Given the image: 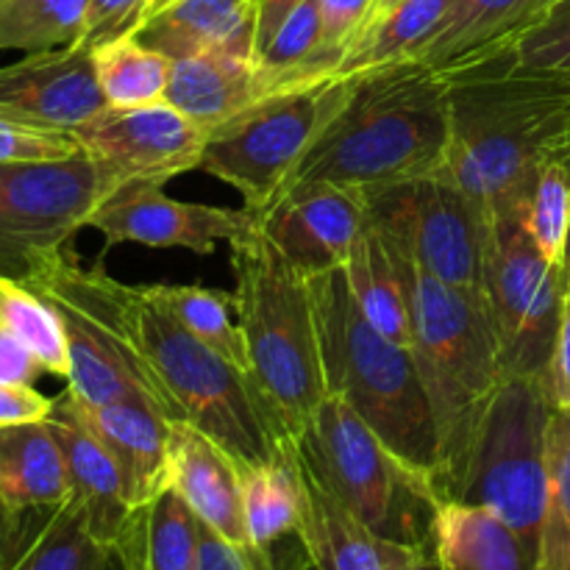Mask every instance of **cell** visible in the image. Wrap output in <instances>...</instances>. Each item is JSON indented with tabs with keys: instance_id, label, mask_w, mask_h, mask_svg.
Masks as SVG:
<instances>
[{
	"instance_id": "obj_35",
	"label": "cell",
	"mask_w": 570,
	"mask_h": 570,
	"mask_svg": "<svg viewBox=\"0 0 570 570\" xmlns=\"http://www.w3.org/2000/svg\"><path fill=\"white\" fill-rule=\"evenodd\" d=\"M538 570H570V410L551 415L549 493Z\"/></svg>"
},
{
	"instance_id": "obj_48",
	"label": "cell",
	"mask_w": 570,
	"mask_h": 570,
	"mask_svg": "<svg viewBox=\"0 0 570 570\" xmlns=\"http://www.w3.org/2000/svg\"><path fill=\"white\" fill-rule=\"evenodd\" d=\"M173 0H145V11H142V22L148 20V17H154V14H159L161 9H167V6H170ZM142 22H139V26H142Z\"/></svg>"
},
{
	"instance_id": "obj_19",
	"label": "cell",
	"mask_w": 570,
	"mask_h": 570,
	"mask_svg": "<svg viewBox=\"0 0 570 570\" xmlns=\"http://www.w3.org/2000/svg\"><path fill=\"white\" fill-rule=\"evenodd\" d=\"M67 393V390H65ZM70 395V393H67ZM78 415L98 434L100 443L115 456L126 482L131 510L150 504L170 490V429L173 421L145 401H109L81 404L70 395Z\"/></svg>"
},
{
	"instance_id": "obj_9",
	"label": "cell",
	"mask_w": 570,
	"mask_h": 570,
	"mask_svg": "<svg viewBox=\"0 0 570 570\" xmlns=\"http://www.w3.org/2000/svg\"><path fill=\"white\" fill-rule=\"evenodd\" d=\"M22 284L37 289L59 315L70 354L67 393L72 399L81 404L145 401L170 417L128 337V284L117 282L100 265L83 267L72 248L45 262Z\"/></svg>"
},
{
	"instance_id": "obj_43",
	"label": "cell",
	"mask_w": 570,
	"mask_h": 570,
	"mask_svg": "<svg viewBox=\"0 0 570 570\" xmlns=\"http://www.w3.org/2000/svg\"><path fill=\"white\" fill-rule=\"evenodd\" d=\"M195 570H254V562L239 546L217 534L198 521V549H195Z\"/></svg>"
},
{
	"instance_id": "obj_12",
	"label": "cell",
	"mask_w": 570,
	"mask_h": 570,
	"mask_svg": "<svg viewBox=\"0 0 570 570\" xmlns=\"http://www.w3.org/2000/svg\"><path fill=\"white\" fill-rule=\"evenodd\" d=\"M360 193L367 220L412 265L482 295L490 220L451 178L434 173Z\"/></svg>"
},
{
	"instance_id": "obj_5",
	"label": "cell",
	"mask_w": 570,
	"mask_h": 570,
	"mask_svg": "<svg viewBox=\"0 0 570 570\" xmlns=\"http://www.w3.org/2000/svg\"><path fill=\"white\" fill-rule=\"evenodd\" d=\"M393 254L410 293L412 354L438 423L440 471L434 490L445 501L456 488L484 406L504 379L499 343L482 295L434 278L399 248Z\"/></svg>"
},
{
	"instance_id": "obj_47",
	"label": "cell",
	"mask_w": 570,
	"mask_h": 570,
	"mask_svg": "<svg viewBox=\"0 0 570 570\" xmlns=\"http://www.w3.org/2000/svg\"><path fill=\"white\" fill-rule=\"evenodd\" d=\"M412 570H454V568L445 566L443 557L438 554L434 543L429 540V543L421 546V551H417V560H415V566H412Z\"/></svg>"
},
{
	"instance_id": "obj_2",
	"label": "cell",
	"mask_w": 570,
	"mask_h": 570,
	"mask_svg": "<svg viewBox=\"0 0 570 570\" xmlns=\"http://www.w3.org/2000/svg\"><path fill=\"white\" fill-rule=\"evenodd\" d=\"M449 137V78L423 61L337 78L332 109L284 193L312 181L371 189L434 176Z\"/></svg>"
},
{
	"instance_id": "obj_21",
	"label": "cell",
	"mask_w": 570,
	"mask_h": 570,
	"mask_svg": "<svg viewBox=\"0 0 570 570\" xmlns=\"http://www.w3.org/2000/svg\"><path fill=\"white\" fill-rule=\"evenodd\" d=\"M557 3L560 0H456L415 61L451 76L510 53Z\"/></svg>"
},
{
	"instance_id": "obj_27",
	"label": "cell",
	"mask_w": 570,
	"mask_h": 570,
	"mask_svg": "<svg viewBox=\"0 0 570 570\" xmlns=\"http://www.w3.org/2000/svg\"><path fill=\"white\" fill-rule=\"evenodd\" d=\"M343 271L362 315L384 337L412 348L410 293H406L404 276H401L393 248L371 220L365 223V228L356 237Z\"/></svg>"
},
{
	"instance_id": "obj_39",
	"label": "cell",
	"mask_w": 570,
	"mask_h": 570,
	"mask_svg": "<svg viewBox=\"0 0 570 570\" xmlns=\"http://www.w3.org/2000/svg\"><path fill=\"white\" fill-rule=\"evenodd\" d=\"M317 9H321L323 22V53L328 56L337 72L345 50L371 22L373 0H317Z\"/></svg>"
},
{
	"instance_id": "obj_44",
	"label": "cell",
	"mask_w": 570,
	"mask_h": 570,
	"mask_svg": "<svg viewBox=\"0 0 570 570\" xmlns=\"http://www.w3.org/2000/svg\"><path fill=\"white\" fill-rule=\"evenodd\" d=\"M549 384L557 410H570V289L566 293V301H562L560 332H557L554 356H551Z\"/></svg>"
},
{
	"instance_id": "obj_26",
	"label": "cell",
	"mask_w": 570,
	"mask_h": 570,
	"mask_svg": "<svg viewBox=\"0 0 570 570\" xmlns=\"http://www.w3.org/2000/svg\"><path fill=\"white\" fill-rule=\"evenodd\" d=\"M432 543L454 570H538V554L495 510L440 501Z\"/></svg>"
},
{
	"instance_id": "obj_31",
	"label": "cell",
	"mask_w": 570,
	"mask_h": 570,
	"mask_svg": "<svg viewBox=\"0 0 570 570\" xmlns=\"http://www.w3.org/2000/svg\"><path fill=\"white\" fill-rule=\"evenodd\" d=\"M145 289L193 337L248 371L245 340L239 332L237 312H234V293L200 287V284H145Z\"/></svg>"
},
{
	"instance_id": "obj_32",
	"label": "cell",
	"mask_w": 570,
	"mask_h": 570,
	"mask_svg": "<svg viewBox=\"0 0 570 570\" xmlns=\"http://www.w3.org/2000/svg\"><path fill=\"white\" fill-rule=\"evenodd\" d=\"M0 328L20 340L50 376H70L67 337L53 306L17 278L0 276Z\"/></svg>"
},
{
	"instance_id": "obj_45",
	"label": "cell",
	"mask_w": 570,
	"mask_h": 570,
	"mask_svg": "<svg viewBox=\"0 0 570 570\" xmlns=\"http://www.w3.org/2000/svg\"><path fill=\"white\" fill-rule=\"evenodd\" d=\"M42 373H48L42 367V362L20 340H14L11 334H6L0 328V382L33 384Z\"/></svg>"
},
{
	"instance_id": "obj_15",
	"label": "cell",
	"mask_w": 570,
	"mask_h": 570,
	"mask_svg": "<svg viewBox=\"0 0 570 570\" xmlns=\"http://www.w3.org/2000/svg\"><path fill=\"white\" fill-rule=\"evenodd\" d=\"M256 223L259 215L248 206L189 204L165 195V187H117L98 200L87 228L104 234L109 245L184 248L209 256L217 243H232Z\"/></svg>"
},
{
	"instance_id": "obj_16",
	"label": "cell",
	"mask_w": 570,
	"mask_h": 570,
	"mask_svg": "<svg viewBox=\"0 0 570 570\" xmlns=\"http://www.w3.org/2000/svg\"><path fill=\"white\" fill-rule=\"evenodd\" d=\"M92 48L81 42L26 53L0 67V120L76 134L106 109Z\"/></svg>"
},
{
	"instance_id": "obj_24",
	"label": "cell",
	"mask_w": 570,
	"mask_h": 570,
	"mask_svg": "<svg viewBox=\"0 0 570 570\" xmlns=\"http://www.w3.org/2000/svg\"><path fill=\"white\" fill-rule=\"evenodd\" d=\"M256 100H262V95L254 59L209 50L170 65L165 104L181 111L206 134L237 117Z\"/></svg>"
},
{
	"instance_id": "obj_30",
	"label": "cell",
	"mask_w": 570,
	"mask_h": 570,
	"mask_svg": "<svg viewBox=\"0 0 570 570\" xmlns=\"http://www.w3.org/2000/svg\"><path fill=\"white\" fill-rule=\"evenodd\" d=\"M100 92L111 109H137L161 104L173 59L148 48L137 33L109 39L92 48Z\"/></svg>"
},
{
	"instance_id": "obj_49",
	"label": "cell",
	"mask_w": 570,
	"mask_h": 570,
	"mask_svg": "<svg viewBox=\"0 0 570 570\" xmlns=\"http://www.w3.org/2000/svg\"><path fill=\"white\" fill-rule=\"evenodd\" d=\"M401 0H373V17H371V22L376 20V17H382L384 11H390L393 9V6H399ZM367 28V26H365Z\"/></svg>"
},
{
	"instance_id": "obj_10",
	"label": "cell",
	"mask_w": 570,
	"mask_h": 570,
	"mask_svg": "<svg viewBox=\"0 0 570 570\" xmlns=\"http://www.w3.org/2000/svg\"><path fill=\"white\" fill-rule=\"evenodd\" d=\"M568 284L534 245L523 212L490 220L482 295L504 376L549 379Z\"/></svg>"
},
{
	"instance_id": "obj_11",
	"label": "cell",
	"mask_w": 570,
	"mask_h": 570,
	"mask_svg": "<svg viewBox=\"0 0 570 570\" xmlns=\"http://www.w3.org/2000/svg\"><path fill=\"white\" fill-rule=\"evenodd\" d=\"M337 81L267 95L209 131L200 173L243 195L254 215H265L287 189L323 117L332 109Z\"/></svg>"
},
{
	"instance_id": "obj_7",
	"label": "cell",
	"mask_w": 570,
	"mask_h": 570,
	"mask_svg": "<svg viewBox=\"0 0 570 570\" xmlns=\"http://www.w3.org/2000/svg\"><path fill=\"white\" fill-rule=\"evenodd\" d=\"M295 454L367 529L412 549L432 540L440 507L432 479L401 460L348 404L326 395L295 440Z\"/></svg>"
},
{
	"instance_id": "obj_3",
	"label": "cell",
	"mask_w": 570,
	"mask_h": 570,
	"mask_svg": "<svg viewBox=\"0 0 570 570\" xmlns=\"http://www.w3.org/2000/svg\"><path fill=\"white\" fill-rule=\"evenodd\" d=\"M128 337L173 421L220 443L243 468L295 456V443L248 371L187 332L148 289L128 284Z\"/></svg>"
},
{
	"instance_id": "obj_37",
	"label": "cell",
	"mask_w": 570,
	"mask_h": 570,
	"mask_svg": "<svg viewBox=\"0 0 570 570\" xmlns=\"http://www.w3.org/2000/svg\"><path fill=\"white\" fill-rule=\"evenodd\" d=\"M515 61L523 70L570 72V0H560L549 17L518 42Z\"/></svg>"
},
{
	"instance_id": "obj_51",
	"label": "cell",
	"mask_w": 570,
	"mask_h": 570,
	"mask_svg": "<svg viewBox=\"0 0 570 570\" xmlns=\"http://www.w3.org/2000/svg\"><path fill=\"white\" fill-rule=\"evenodd\" d=\"M109 570H126V568H122L120 557H117V554H115V562H111V566H109Z\"/></svg>"
},
{
	"instance_id": "obj_6",
	"label": "cell",
	"mask_w": 570,
	"mask_h": 570,
	"mask_svg": "<svg viewBox=\"0 0 570 570\" xmlns=\"http://www.w3.org/2000/svg\"><path fill=\"white\" fill-rule=\"evenodd\" d=\"M228 245L248 373L295 443L326 399L309 278L273 245L262 223Z\"/></svg>"
},
{
	"instance_id": "obj_1",
	"label": "cell",
	"mask_w": 570,
	"mask_h": 570,
	"mask_svg": "<svg viewBox=\"0 0 570 570\" xmlns=\"http://www.w3.org/2000/svg\"><path fill=\"white\" fill-rule=\"evenodd\" d=\"M443 176L488 220L523 212L549 161H570V72L523 70L515 50L451 72Z\"/></svg>"
},
{
	"instance_id": "obj_4",
	"label": "cell",
	"mask_w": 570,
	"mask_h": 570,
	"mask_svg": "<svg viewBox=\"0 0 570 570\" xmlns=\"http://www.w3.org/2000/svg\"><path fill=\"white\" fill-rule=\"evenodd\" d=\"M326 395L348 404L395 454L438 482L440 440L412 348L384 337L356 304L343 267L309 276Z\"/></svg>"
},
{
	"instance_id": "obj_41",
	"label": "cell",
	"mask_w": 570,
	"mask_h": 570,
	"mask_svg": "<svg viewBox=\"0 0 570 570\" xmlns=\"http://www.w3.org/2000/svg\"><path fill=\"white\" fill-rule=\"evenodd\" d=\"M56 410V399L39 393L33 384L0 382V426L48 421Z\"/></svg>"
},
{
	"instance_id": "obj_42",
	"label": "cell",
	"mask_w": 570,
	"mask_h": 570,
	"mask_svg": "<svg viewBox=\"0 0 570 570\" xmlns=\"http://www.w3.org/2000/svg\"><path fill=\"white\" fill-rule=\"evenodd\" d=\"M56 515V512H53ZM53 515H22L0 501V570H9Z\"/></svg>"
},
{
	"instance_id": "obj_25",
	"label": "cell",
	"mask_w": 570,
	"mask_h": 570,
	"mask_svg": "<svg viewBox=\"0 0 570 570\" xmlns=\"http://www.w3.org/2000/svg\"><path fill=\"white\" fill-rule=\"evenodd\" d=\"M0 501L22 515H53L70 501L65 456L48 421L0 426Z\"/></svg>"
},
{
	"instance_id": "obj_34",
	"label": "cell",
	"mask_w": 570,
	"mask_h": 570,
	"mask_svg": "<svg viewBox=\"0 0 570 570\" xmlns=\"http://www.w3.org/2000/svg\"><path fill=\"white\" fill-rule=\"evenodd\" d=\"M111 562L115 551L87 532L81 512L67 501L9 570H109Z\"/></svg>"
},
{
	"instance_id": "obj_8",
	"label": "cell",
	"mask_w": 570,
	"mask_h": 570,
	"mask_svg": "<svg viewBox=\"0 0 570 570\" xmlns=\"http://www.w3.org/2000/svg\"><path fill=\"white\" fill-rule=\"evenodd\" d=\"M549 379L504 376L482 412L456 488L445 501L499 512L538 554L549 493Z\"/></svg>"
},
{
	"instance_id": "obj_40",
	"label": "cell",
	"mask_w": 570,
	"mask_h": 570,
	"mask_svg": "<svg viewBox=\"0 0 570 570\" xmlns=\"http://www.w3.org/2000/svg\"><path fill=\"white\" fill-rule=\"evenodd\" d=\"M142 11L145 0H89L76 42L98 48L109 39L134 33L142 22Z\"/></svg>"
},
{
	"instance_id": "obj_18",
	"label": "cell",
	"mask_w": 570,
	"mask_h": 570,
	"mask_svg": "<svg viewBox=\"0 0 570 570\" xmlns=\"http://www.w3.org/2000/svg\"><path fill=\"white\" fill-rule=\"evenodd\" d=\"M48 423L53 429L61 456H65L70 504L81 512L87 532L100 546L115 551L117 540H120L122 529L134 512L115 456L106 451L98 434L83 423L67 393L56 399V410L48 417Z\"/></svg>"
},
{
	"instance_id": "obj_13",
	"label": "cell",
	"mask_w": 570,
	"mask_h": 570,
	"mask_svg": "<svg viewBox=\"0 0 570 570\" xmlns=\"http://www.w3.org/2000/svg\"><path fill=\"white\" fill-rule=\"evenodd\" d=\"M106 184L87 154L0 165V276L28 282L70 248L104 198Z\"/></svg>"
},
{
	"instance_id": "obj_17",
	"label": "cell",
	"mask_w": 570,
	"mask_h": 570,
	"mask_svg": "<svg viewBox=\"0 0 570 570\" xmlns=\"http://www.w3.org/2000/svg\"><path fill=\"white\" fill-rule=\"evenodd\" d=\"M259 223L273 245L309 278L348 262L367 209L360 189L312 181L284 193Z\"/></svg>"
},
{
	"instance_id": "obj_28",
	"label": "cell",
	"mask_w": 570,
	"mask_h": 570,
	"mask_svg": "<svg viewBox=\"0 0 570 570\" xmlns=\"http://www.w3.org/2000/svg\"><path fill=\"white\" fill-rule=\"evenodd\" d=\"M198 518L176 490L131 512L115 554L126 570H195Z\"/></svg>"
},
{
	"instance_id": "obj_23",
	"label": "cell",
	"mask_w": 570,
	"mask_h": 570,
	"mask_svg": "<svg viewBox=\"0 0 570 570\" xmlns=\"http://www.w3.org/2000/svg\"><path fill=\"white\" fill-rule=\"evenodd\" d=\"M134 33L173 61L209 50L256 61V0H173Z\"/></svg>"
},
{
	"instance_id": "obj_22",
	"label": "cell",
	"mask_w": 570,
	"mask_h": 570,
	"mask_svg": "<svg viewBox=\"0 0 570 570\" xmlns=\"http://www.w3.org/2000/svg\"><path fill=\"white\" fill-rule=\"evenodd\" d=\"M301 465V462H298ZM304 534L315 570H412L417 551L367 529L304 465Z\"/></svg>"
},
{
	"instance_id": "obj_33",
	"label": "cell",
	"mask_w": 570,
	"mask_h": 570,
	"mask_svg": "<svg viewBox=\"0 0 570 570\" xmlns=\"http://www.w3.org/2000/svg\"><path fill=\"white\" fill-rule=\"evenodd\" d=\"M89 0H0V50H37L72 45L81 33Z\"/></svg>"
},
{
	"instance_id": "obj_46",
	"label": "cell",
	"mask_w": 570,
	"mask_h": 570,
	"mask_svg": "<svg viewBox=\"0 0 570 570\" xmlns=\"http://www.w3.org/2000/svg\"><path fill=\"white\" fill-rule=\"evenodd\" d=\"M304 0H256V56Z\"/></svg>"
},
{
	"instance_id": "obj_50",
	"label": "cell",
	"mask_w": 570,
	"mask_h": 570,
	"mask_svg": "<svg viewBox=\"0 0 570 570\" xmlns=\"http://www.w3.org/2000/svg\"><path fill=\"white\" fill-rule=\"evenodd\" d=\"M562 273H566V284L570 289V228H568V239H566V254H562Z\"/></svg>"
},
{
	"instance_id": "obj_20",
	"label": "cell",
	"mask_w": 570,
	"mask_h": 570,
	"mask_svg": "<svg viewBox=\"0 0 570 570\" xmlns=\"http://www.w3.org/2000/svg\"><path fill=\"white\" fill-rule=\"evenodd\" d=\"M170 490L181 495L200 523L250 557L243 512V465L220 443L181 421H173L170 429Z\"/></svg>"
},
{
	"instance_id": "obj_29",
	"label": "cell",
	"mask_w": 570,
	"mask_h": 570,
	"mask_svg": "<svg viewBox=\"0 0 570 570\" xmlns=\"http://www.w3.org/2000/svg\"><path fill=\"white\" fill-rule=\"evenodd\" d=\"M454 3L456 0H401L399 6L367 22L365 31L345 50L332 81L412 61L443 26Z\"/></svg>"
},
{
	"instance_id": "obj_38",
	"label": "cell",
	"mask_w": 570,
	"mask_h": 570,
	"mask_svg": "<svg viewBox=\"0 0 570 570\" xmlns=\"http://www.w3.org/2000/svg\"><path fill=\"white\" fill-rule=\"evenodd\" d=\"M76 154H81V145L72 134L39 131V128L0 120V165L3 161L70 159Z\"/></svg>"
},
{
	"instance_id": "obj_14",
	"label": "cell",
	"mask_w": 570,
	"mask_h": 570,
	"mask_svg": "<svg viewBox=\"0 0 570 570\" xmlns=\"http://www.w3.org/2000/svg\"><path fill=\"white\" fill-rule=\"evenodd\" d=\"M72 137L98 165L106 193H111L117 187H165L198 170L209 134L161 100L137 109L106 106Z\"/></svg>"
},
{
	"instance_id": "obj_36",
	"label": "cell",
	"mask_w": 570,
	"mask_h": 570,
	"mask_svg": "<svg viewBox=\"0 0 570 570\" xmlns=\"http://www.w3.org/2000/svg\"><path fill=\"white\" fill-rule=\"evenodd\" d=\"M523 223L532 234L534 245L549 262L562 265L566 239L570 228V161L554 159L543 167L534 184L529 204L523 209Z\"/></svg>"
}]
</instances>
